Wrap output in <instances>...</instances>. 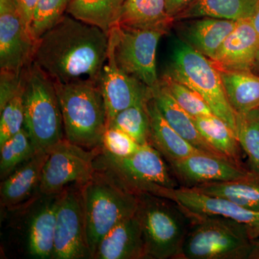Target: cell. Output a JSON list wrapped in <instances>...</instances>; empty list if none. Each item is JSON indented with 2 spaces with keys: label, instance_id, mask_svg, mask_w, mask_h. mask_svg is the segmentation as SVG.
I'll use <instances>...</instances> for the list:
<instances>
[{
  "label": "cell",
  "instance_id": "1",
  "mask_svg": "<svg viewBox=\"0 0 259 259\" xmlns=\"http://www.w3.org/2000/svg\"><path fill=\"white\" fill-rule=\"evenodd\" d=\"M108 49L107 32L65 15L37 40L32 62L54 82L99 83Z\"/></svg>",
  "mask_w": 259,
  "mask_h": 259
},
{
  "label": "cell",
  "instance_id": "2",
  "mask_svg": "<svg viewBox=\"0 0 259 259\" xmlns=\"http://www.w3.org/2000/svg\"><path fill=\"white\" fill-rule=\"evenodd\" d=\"M54 85L62 113L65 139L88 150L100 147L107 127V115L99 83L80 80L54 82Z\"/></svg>",
  "mask_w": 259,
  "mask_h": 259
},
{
  "label": "cell",
  "instance_id": "3",
  "mask_svg": "<svg viewBox=\"0 0 259 259\" xmlns=\"http://www.w3.org/2000/svg\"><path fill=\"white\" fill-rule=\"evenodd\" d=\"M80 188L89 249L93 258L102 238L116 225L136 214L139 195L99 170Z\"/></svg>",
  "mask_w": 259,
  "mask_h": 259
},
{
  "label": "cell",
  "instance_id": "4",
  "mask_svg": "<svg viewBox=\"0 0 259 259\" xmlns=\"http://www.w3.org/2000/svg\"><path fill=\"white\" fill-rule=\"evenodd\" d=\"M24 129L37 151H49L64 138V122L54 81L36 64L23 70Z\"/></svg>",
  "mask_w": 259,
  "mask_h": 259
},
{
  "label": "cell",
  "instance_id": "5",
  "mask_svg": "<svg viewBox=\"0 0 259 259\" xmlns=\"http://www.w3.org/2000/svg\"><path fill=\"white\" fill-rule=\"evenodd\" d=\"M136 216L144 238L146 258H180L190 219L178 204L150 193H139Z\"/></svg>",
  "mask_w": 259,
  "mask_h": 259
},
{
  "label": "cell",
  "instance_id": "6",
  "mask_svg": "<svg viewBox=\"0 0 259 259\" xmlns=\"http://www.w3.org/2000/svg\"><path fill=\"white\" fill-rule=\"evenodd\" d=\"M184 212L190 226L179 259H248L252 240L243 225L221 216Z\"/></svg>",
  "mask_w": 259,
  "mask_h": 259
},
{
  "label": "cell",
  "instance_id": "7",
  "mask_svg": "<svg viewBox=\"0 0 259 259\" xmlns=\"http://www.w3.org/2000/svg\"><path fill=\"white\" fill-rule=\"evenodd\" d=\"M165 74L199 94L213 114L236 133V112L227 98L219 70L210 59L182 39H177L172 49L171 62Z\"/></svg>",
  "mask_w": 259,
  "mask_h": 259
},
{
  "label": "cell",
  "instance_id": "8",
  "mask_svg": "<svg viewBox=\"0 0 259 259\" xmlns=\"http://www.w3.org/2000/svg\"><path fill=\"white\" fill-rule=\"evenodd\" d=\"M95 167L135 193H151L156 187L177 188L178 182L163 156L151 145H142L131 156L118 157L101 151Z\"/></svg>",
  "mask_w": 259,
  "mask_h": 259
},
{
  "label": "cell",
  "instance_id": "9",
  "mask_svg": "<svg viewBox=\"0 0 259 259\" xmlns=\"http://www.w3.org/2000/svg\"><path fill=\"white\" fill-rule=\"evenodd\" d=\"M166 30L125 28L117 25L108 32L117 66L149 88L159 82L156 69L158 42Z\"/></svg>",
  "mask_w": 259,
  "mask_h": 259
},
{
  "label": "cell",
  "instance_id": "10",
  "mask_svg": "<svg viewBox=\"0 0 259 259\" xmlns=\"http://www.w3.org/2000/svg\"><path fill=\"white\" fill-rule=\"evenodd\" d=\"M101 146L88 150L67 139L53 146L44 168L38 193L44 197L58 195L71 185H83L96 172L95 160Z\"/></svg>",
  "mask_w": 259,
  "mask_h": 259
},
{
  "label": "cell",
  "instance_id": "11",
  "mask_svg": "<svg viewBox=\"0 0 259 259\" xmlns=\"http://www.w3.org/2000/svg\"><path fill=\"white\" fill-rule=\"evenodd\" d=\"M91 258L87 238L80 185L70 186L59 194L54 258Z\"/></svg>",
  "mask_w": 259,
  "mask_h": 259
},
{
  "label": "cell",
  "instance_id": "12",
  "mask_svg": "<svg viewBox=\"0 0 259 259\" xmlns=\"http://www.w3.org/2000/svg\"><path fill=\"white\" fill-rule=\"evenodd\" d=\"M151 194L173 201L190 214L228 218L243 225L252 241L259 238V211L245 208L228 199L207 195L187 187H157Z\"/></svg>",
  "mask_w": 259,
  "mask_h": 259
},
{
  "label": "cell",
  "instance_id": "13",
  "mask_svg": "<svg viewBox=\"0 0 259 259\" xmlns=\"http://www.w3.org/2000/svg\"><path fill=\"white\" fill-rule=\"evenodd\" d=\"M36 42L18 0H0V69L20 73L31 64Z\"/></svg>",
  "mask_w": 259,
  "mask_h": 259
},
{
  "label": "cell",
  "instance_id": "14",
  "mask_svg": "<svg viewBox=\"0 0 259 259\" xmlns=\"http://www.w3.org/2000/svg\"><path fill=\"white\" fill-rule=\"evenodd\" d=\"M99 86L106 107L107 127L119 112L151 96V89L117 66L110 42Z\"/></svg>",
  "mask_w": 259,
  "mask_h": 259
},
{
  "label": "cell",
  "instance_id": "15",
  "mask_svg": "<svg viewBox=\"0 0 259 259\" xmlns=\"http://www.w3.org/2000/svg\"><path fill=\"white\" fill-rule=\"evenodd\" d=\"M181 187L192 188L204 184L228 182L245 176L250 169L226 158L204 152L194 153L169 163Z\"/></svg>",
  "mask_w": 259,
  "mask_h": 259
},
{
  "label": "cell",
  "instance_id": "16",
  "mask_svg": "<svg viewBox=\"0 0 259 259\" xmlns=\"http://www.w3.org/2000/svg\"><path fill=\"white\" fill-rule=\"evenodd\" d=\"M259 50V35L250 18L239 20L211 60L219 71L250 70Z\"/></svg>",
  "mask_w": 259,
  "mask_h": 259
},
{
  "label": "cell",
  "instance_id": "17",
  "mask_svg": "<svg viewBox=\"0 0 259 259\" xmlns=\"http://www.w3.org/2000/svg\"><path fill=\"white\" fill-rule=\"evenodd\" d=\"M150 89L158 110L172 128L199 151L226 158L204 139L197 129L193 117L177 103L161 79L156 86Z\"/></svg>",
  "mask_w": 259,
  "mask_h": 259
},
{
  "label": "cell",
  "instance_id": "18",
  "mask_svg": "<svg viewBox=\"0 0 259 259\" xmlns=\"http://www.w3.org/2000/svg\"><path fill=\"white\" fill-rule=\"evenodd\" d=\"M93 258H146L142 231L136 214L116 225L102 238Z\"/></svg>",
  "mask_w": 259,
  "mask_h": 259
},
{
  "label": "cell",
  "instance_id": "19",
  "mask_svg": "<svg viewBox=\"0 0 259 259\" xmlns=\"http://www.w3.org/2000/svg\"><path fill=\"white\" fill-rule=\"evenodd\" d=\"M187 20L179 28L182 40L210 60L239 21L212 18Z\"/></svg>",
  "mask_w": 259,
  "mask_h": 259
},
{
  "label": "cell",
  "instance_id": "20",
  "mask_svg": "<svg viewBox=\"0 0 259 259\" xmlns=\"http://www.w3.org/2000/svg\"><path fill=\"white\" fill-rule=\"evenodd\" d=\"M48 156L49 151H39L3 180L0 194L3 205L15 207L26 201L34 192H38Z\"/></svg>",
  "mask_w": 259,
  "mask_h": 259
},
{
  "label": "cell",
  "instance_id": "21",
  "mask_svg": "<svg viewBox=\"0 0 259 259\" xmlns=\"http://www.w3.org/2000/svg\"><path fill=\"white\" fill-rule=\"evenodd\" d=\"M146 106L150 121L149 144L156 148L168 163L202 152L172 128L158 110L152 95Z\"/></svg>",
  "mask_w": 259,
  "mask_h": 259
},
{
  "label": "cell",
  "instance_id": "22",
  "mask_svg": "<svg viewBox=\"0 0 259 259\" xmlns=\"http://www.w3.org/2000/svg\"><path fill=\"white\" fill-rule=\"evenodd\" d=\"M58 195L48 199L34 212L28 226V249L34 258H53Z\"/></svg>",
  "mask_w": 259,
  "mask_h": 259
},
{
  "label": "cell",
  "instance_id": "23",
  "mask_svg": "<svg viewBox=\"0 0 259 259\" xmlns=\"http://www.w3.org/2000/svg\"><path fill=\"white\" fill-rule=\"evenodd\" d=\"M174 22L175 20L167 14L166 0H125L117 25L168 31Z\"/></svg>",
  "mask_w": 259,
  "mask_h": 259
},
{
  "label": "cell",
  "instance_id": "24",
  "mask_svg": "<svg viewBox=\"0 0 259 259\" xmlns=\"http://www.w3.org/2000/svg\"><path fill=\"white\" fill-rule=\"evenodd\" d=\"M228 101L236 113L259 108V76L250 70L219 71Z\"/></svg>",
  "mask_w": 259,
  "mask_h": 259
},
{
  "label": "cell",
  "instance_id": "25",
  "mask_svg": "<svg viewBox=\"0 0 259 259\" xmlns=\"http://www.w3.org/2000/svg\"><path fill=\"white\" fill-rule=\"evenodd\" d=\"M191 189L207 195L228 199L245 208L259 211V175L251 170L236 180L204 184Z\"/></svg>",
  "mask_w": 259,
  "mask_h": 259
},
{
  "label": "cell",
  "instance_id": "26",
  "mask_svg": "<svg viewBox=\"0 0 259 259\" xmlns=\"http://www.w3.org/2000/svg\"><path fill=\"white\" fill-rule=\"evenodd\" d=\"M258 0H196L182 13L175 21L199 18L238 20L250 18Z\"/></svg>",
  "mask_w": 259,
  "mask_h": 259
},
{
  "label": "cell",
  "instance_id": "27",
  "mask_svg": "<svg viewBox=\"0 0 259 259\" xmlns=\"http://www.w3.org/2000/svg\"><path fill=\"white\" fill-rule=\"evenodd\" d=\"M195 125L204 139L218 152L229 161L240 166L242 162V148L236 133L224 121L214 115L194 118Z\"/></svg>",
  "mask_w": 259,
  "mask_h": 259
},
{
  "label": "cell",
  "instance_id": "28",
  "mask_svg": "<svg viewBox=\"0 0 259 259\" xmlns=\"http://www.w3.org/2000/svg\"><path fill=\"white\" fill-rule=\"evenodd\" d=\"M123 0H71L66 13L107 32L117 25Z\"/></svg>",
  "mask_w": 259,
  "mask_h": 259
},
{
  "label": "cell",
  "instance_id": "29",
  "mask_svg": "<svg viewBox=\"0 0 259 259\" xmlns=\"http://www.w3.org/2000/svg\"><path fill=\"white\" fill-rule=\"evenodd\" d=\"M38 153L24 127L0 145V177L5 180Z\"/></svg>",
  "mask_w": 259,
  "mask_h": 259
},
{
  "label": "cell",
  "instance_id": "30",
  "mask_svg": "<svg viewBox=\"0 0 259 259\" xmlns=\"http://www.w3.org/2000/svg\"><path fill=\"white\" fill-rule=\"evenodd\" d=\"M149 98L119 112L108 127L121 130L141 146L149 144L150 121L146 106Z\"/></svg>",
  "mask_w": 259,
  "mask_h": 259
},
{
  "label": "cell",
  "instance_id": "31",
  "mask_svg": "<svg viewBox=\"0 0 259 259\" xmlns=\"http://www.w3.org/2000/svg\"><path fill=\"white\" fill-rule=\"evenodd\" d=\"M236 134L249 161L250 170L259 175V110L236 114Z\"/></svg>",
  "mask_w": 259,
  "mask_h": 259
},
{
  "label": "cell",
  "instance_id": "32",
  "mask_svg": "<svg viewBox=\"0 0 259 259\" xmlns=\"http://www.w3.org/2000/svg\"><path fill=\"white\" fill-rule=\"evenodd\" d=\"M71 0H37L30 30L35 42L65 15Z\"/></svg>",
  "mask_w": 259,
  "mask_h": 259
},
{
  "label": "cell",
  "instance_id": "33",
  "mask_svg": "<svg viewBox=\"0 0 259 259\" xmlns=\"http://www.w3.org/2000/svg\"><path fill=\"white\" fill-rule=\"evenodd\" d=\"M169 93L193 118L214 115L208 104L197 92L164 74L161 79Z\"/></svg>",
  "mask_w": 259,
  "mask_h": 259
},
{
  "label": "cell",
  "instance_id": "34",
  "mask_svg": "<svg viewBox=\"0 0 259 259\" xmlns=\"http://www.w3.org/2000/svg\"><path fill=\"white\" fill-rule=\"evenodd\" d=\"M0 145H2L23 128L25 122L23 88L0 110Z\"/></svg>",
  "mask_w": 259,
  "mask_h": 259
},
{
  "label": "cell",
  "instance_id": "35",
  "mask_svg": "<svg viewBox=\"0 0 259 259\" xmlns=\"http://www.w3.org/2000/svg\"><path fill=\"white\" fill-rule=\"evenodd\" d=\"M141 146L129 135L112 126L107 127L101 144L103 151L118 157L131 156L139 149Z\"/></svg>",
  "mask_w": 259,
  "mask_h": 259
},
{
  "label": "cell",
  "instance_id": "36",
  "mask_svg": "<svg viewBox=\"0 0 259 259\" xmlns=\"http://www.w3.org/2000/svg\"><path fill=\"white\" fill-rule=\"evenodd\" d=\"M23 71L20 73L1 71L0 74V110L23 90Z\"/></svg>",
  "mask_w": 259,
  "mask_h": 259
},
{
  "label": "cell",
  "instance_id": "37",
  "mask_svg": "<svg viewBox=\"0 0 259 259\" xmlns=\"http://www.w3.org/2000/svg\"><path fill=\"white\" fill-rule=\"evenodd\" d=\"M195 1L196 0H166L167 14L175 20L177 15Z\"/></svg>",
  "mask_w": 259,
  "mask_h": 259
},
{
  "label": "cell",
  "instance_id": "38",
  "mask_svg": "<svg viewBox=\"0 0 259 259\" xmlns=\"http://www.w3.org/2000/svg\"><path fill=\"white\" fill-rule=\"evenodd\" d=\"M18 3L20 10H21L22 13H23L25 23H26L29 29H30L32 12H33L34 8H35V5H36L37 0H18Z\"/></svg>",
  "mask_w": 259,
  "mask_h": 259
},
{
  "label": "cell",
  "instance_id": "39",
  "mask_svg": "<svg viewBox=\"0 0 259 259\" xmlns=\"http://www.w3.org/2000/svg\"><path fill=\"white\" fill-rule=\"evenodd\" d=\"M248 259H259V238L252 241L251 249Z\"/></svg>",
  "mask_w": 259,
  "mask_h": 259
},
{
  "label": "cell",
  "instance_id": "40",
  "mask_svg": "<svg viewBox=\"0 0 259 259\" xmlns=\"http://www.w3.org/2000/svg\"><path fill=\"white\" fill-rule=\"evenodd\" d=\"M250 19L259 35V0Z\"/></svg>",
  "mask_w": 259,
  "mask_h": 259
},
{
  "label": "cell",
  "instance_id": "41",
  "mask_svg": "<svg viewBox=\"0 0 259 259\" xmlns=\"http://www.w3.org/2000/svg\"><path fill=\"white\" fill-rule=\"evenodd\" d=\"M250 71H253L255 74L259 76V50L257 53L254 61H253V65H252Z\"/></svg>",
  "mask_w": 259,
  "mask_h": 259
},
{
  "label": "cell",
  "instance_id": "42",
  "mask_svg": "<svg viewBox=\"0 0 259 259\" xmlns=\"http://www.w3.org/2000/svg\"><path fill=\"white\" fill-rule=\"evenodd\" d=\"M124 2H125V0H123V3H124Z\"/></svg>",
  "mask_w": 259,
  "mask_h": 259
},
{
  "label": "cell",
  "instance_id": "43",
  "mask_svg": "<svg viewBox=\"0 0 259 259\" xmlns=\"http://www.w3.org/2000/svg\"><path fill=\"white\" fill-rule=\"evenodd\" d=\"M258 110H259V108H258Z\"/></svg>",
  "mask_w": 259,
  "mask_h": 259
}]
</instances>
